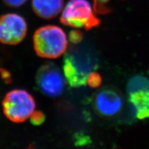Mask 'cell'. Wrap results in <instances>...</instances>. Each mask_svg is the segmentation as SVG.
<instances>
[{
    "label": "cell",
    "instance_id": "cell-1",
    "mask_svg": "<svg viewBox=\"0 0 149 149\" xmlns=\"http://www.w3.org/2000/svg\"><path fill=\"white\" fill-rule=\"evenodd\" d=\"M35 52L40 57L54 59L64 54L67 47L66 34L62 28L53 25L41 27L33 36Z\"/></svg>",
    "mask_w": 149,
    "mask_h": 149
},
{
    "label": "cell",
    "instance_id": "cell-2",
    "mask_svg": "<svg viewBox=\"0 0 149 149\" xmlns=\"http://www.w3.org/2000/svg\"><path fill=\"white\" fill-rule=\"evenodd\" d=\"M6 117L15 123H23L30 118L36 109V101L29 92L22 89L9 91L2 102Z\"/></svg>",
    "mask_w": 149,
    "mask_h": 149
},
{
    "label": "cell",
    "instance_id": "cell-3",
    "mask_svg": "<svg viewBox=\"0 0 149 149\" xmlns=\"http://www.w3.org/2000/svg\"><path fill=\"white\" fill-rule=\"evenodd\" d=\"M60 21L72 27H83L87 31L98 26L100 20L87 0H70L62 11Z\"/></svg>",
    "mask_w": 149,
    "mask_h": 149
},
{
    "label": "cell",
    "instance_id": "cell-4",
    "mask_svg": "<svg viewBox=\"0 0 149 149\" xmlns=\"http://www.w3.org/2000/svg\"><path fill=\"white\" fill-rule=\"evenodd\" d=\"M124 105V96L118 89L111 86L102 87L93 97V106L101 117L110 119L119 114Z\"/></svg>",
    "mask_w": 149,
    "mask_h": 149
},
{
    "label": "cell",
    "instance_id": "cell-5",
    "mask_svg": "<svg viewBox=\"0 0 149 149\" xmlns=\"http://www.w3.org/2000/svg\"><path fill=\"white\" fill-rule=\"evenodd\" d=\"M36 79L39 90L46 96L57 97L64 91L65 79L62 72L54 63L47 62L42 65Z\"/></svg>",
    "mask_w": 149,
    "mask_h": 149
},
{
    "label": "cell",
    "instance_id": "cell-6",
    "mask_svg": "<svg viewBox=\"0 0 149 149\" xmlns=\"http://www.w3.org/2000/svg\"><path fill=\"white\" fill-rule=\"evenodd\" d=\"M27 25L24 18L16 13H8L0 17V42L17 45L24 40Z\"/></svg>",
    "mask_w": 149,
    "mask_h": 149
},
{
    "label": "cell",
    "instance_id": "cell-7",
    "mask_svg": "<svg viewBox=\"0 0 149 149\" xmlns=\"http://www.w3.org/2000/svg\"><path fill=\"white\" fill-rule=\"evenodd\" d=\"M63 0H32V7L34 13L41 18L50 19L62 11Z\"/></svg>",
    "mask_w": 149,
    "mask_h": 149
},
{
    "label": "cell",
    "instance_id": "cell-8",
    "mask_svg": "<svg viewBox=\"0 0 149 149\" xmlns=\"http://www.w3.org/2000/svg\"><path fill=\"white\" fill-rule=\"evenodd\" d=\"M63 68L65 77L72 87H81L87 83L88 77L83 75L77 70L67 54L64 57Z\"/></svg>",
    "mask_w": 149,
    "mask_h": 149
},
{
    "label": "cell",
    "instance_id": "cell-9",
    "mask_svg": "<svg viewBox=\"0 0 149 149\" xmlns=\"http://www.w3.org/2000/svg\"><path fill=\"white\" fill-rule=\"evenodd\" d=\"M93 8L96 13L100 15H108L111 11L109 4L111 0H93Z\"/></svg>",
    "mask_w": 149,
    "mask_h": 149
},
{
    "label": "cell",
    "instance_id": "cell-10",
    "mask_svg": "<svg viewBox=\"0 0 149 149\" xmlns=\"http://www.w3.org/2000/svg\"><path fill=\"white\" fill-rule=\"evenodd\" d=\"M87 83L91 88H97L101 85L102 78L99 73L93 72L88 74Z\"/></svg>",
    "mask_w": 149,
    "mask_h": 149
},
{
    "label": "cell",
    "instance_id": "cell-11",
    "mask_svg": "<svg viewBox=\"0 0 149 149\" xmlns=\"http://www.w3.org/2000/svg\"><path fill=\"white\" fill-rule=\"evenodd\" d=\"M45 119V114L41 111H34L31 116L30 120L31 123L34 125H40L42 124Z\"/></svg>",
    "mask_w": 149,
    "mask_h": 149
},
{
    "label": "cell",
    "instance_id": "cell-12",
    "mask_svg": "<svg viewBox=\"0 0 149 149\" xmlns=\"http://www.w3.org/2000/svg\"><path fill=\"white\" fill-rule=\"evenodd\" d=\"M83 39V34L80 31L73 30L69 34V40L73 44L80 43Z\"/></svg>",
    "mask_w": 149,
    "mask_h": 149
},
{
    "label": "cell",
    "instance_id": "cell-13",
    "mask_svg": "<svg viewBox=\"0 0 149 149\" xmlns=\"http://www.w3.org/2000/svg\"><path fill=\"white\" fill-rule=\"evenodd\" d=\"M3 1L8 6L17 8L23 5L27 0H3Z\"/></svg>",
    "mask_w": 149,
    "mask_h": 149
},
{
    "label": "cell",
    "instance_id": "cell-14",
    "mask_svg": "<svg viewBox=\"0 0 149 149\" xmlns=\"http://www.w3.org/2000/svg\"><path fill=\"white\" fill-rule=\"evenodd\" d=\"M0 75H1V77L2 78L3 80H4L6 83H9L11 82V74L6 70L0 67Z\"/></svg>",
    "mask_w": 149,
    "mask_h": 149
}]
</instances>
